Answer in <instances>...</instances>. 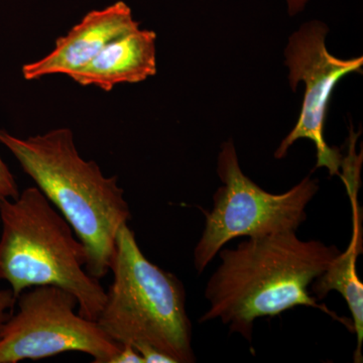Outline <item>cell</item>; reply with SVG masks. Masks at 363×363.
I'll list each match as a JSON object with an SVG mask.
<instances>
[{"mask_svg":"<svg viewBox=\"0 0 363 363\" xmlns=\"http://www.w3.org/2000/svg\"><path fill=\"white\" fill-rule=\"evenodd\" d=\"M340 252L336 245L301 240L297 231L252 236L233 250L221 248L220 264L205 289L209 309L200 321L220 320L231 333L250 342L255 320L305 306L326 313L354 333L352 322L319 304L309 291Z\"/></svg>","mask_w":363,"mask_h":363,"instance_id":"1","label":"cell"},{"mask_svg":"<svg viewBox=\"0 0 363 363\" xmlns=\"http://www.w3.org/2000/svg\"><path fill=\"white\" fill-rule=\"evenodd\" d=\"M0 143L70 224L84 245L86 271L104 279L111 272L117 233L130 219L117 177L105 176L96 162L80 156L70 128L26 138L0 130Z\"/></svg>","mask_w":363,"mask_h":363,"instance_id":"2","label":"cell"},{"mask_svg":"<svg viewBox=\"0 0 363 363\" xmlns=\"http://www.w3.org/2000/svg\"><path fill=\"white\" fill-rule=\"evenodd\" d=\"M0 281L14 297L33 286H59L77 298L81 316L96 321L106 291L86 271L84 245L39 188L0 200Z\"/></svg>","mask_w":363,"mask_h":363,"instance_id":"3","label":"cell"},{"mask_svg":"<svg viewBox=\"0 0 363 363\" xmlns=\"http://www.w3.org/2000/svg\"><path fill=\"white\" fill-rule=\"evenodd\" d=\"M111 272L113 279L96 320L100 328L138 352L152 347L175 363L194 362L183 284L145 257L128 224L117 233Z\"/></svg>","mask_w":363,"mask_h":363,"instance_id":"4","label":"cell"},{"mask_svg":"<svg viewBox=\"0 0 363 363\" xmlns=\"http://www.w3.org/2000/svg\"><path fill=\"white\" fill-rule=\"evenodd\" d=\"M217 175L222 185L213 195L212 209L205 214L204 230L194 250L198 274L234 238L297 231L319 191V181L307 176L285 193L267 192L245 175L231 140L222 143Z\"/></svg>","mask_w":363,"mask_h":363,"instance_id":"5","label":"cell"},{"mask_svg":"<svg viewBox=\"0 0 363 363\" xmlns=\"http://www.w3.org/2000/svg\"><path fill=\"white\" fill-rule=\"evenodd\" d=\"M18 309L0 326V363L40 360L66 352L89 355L93 363H111L121 350L94 320L79 314L78 301L56 286L28 289Z\"/></svg>","mask_w":363,"mask_h":363,"instance_id":"6","label":"cell"},{"mask_svg":"<svg viewBox=\"0 0 363 363\" xmlns=\"http://www.w3.org/2000/svg\"><path fill=\"white\" fill-rule=\"evenodd\" d=\"M328 26L320 21H310L289 38L285 64L289 83L297 92L298 83L305 84L302 109L296 125L279 145L274 157L283 159L294 143L301 138L314 143L316 168H326L330 176L340 175L343 157L340 150L329 147L324 138V124L332 93L339 81L354 72H362L363 57L340 59L326 47Z\"/></svg>","mask_w":363,"mask_h":363,"instance_id":"7","label":"cell"},{"mask_svg":"<svg viewBox=\"0 0 363 363\" xmlns=\"http://www.w3.org/2000/svg\"><path fill=\"white\" fill-rule=\"evenodd\" d=\"M138 28L140 23L125 2L117 1L104 9L90 11L56 40L55 49L48 56L23 65V77L38 80L55 74L70 77L89 64L105 45Z\"/></svg>","mask_w":363,"mask_h":363,"instance_id":"8","label":"cell"},{"mask_svg":"<svg viewBox=\"0 0 363 363\" xmlns=\"http://www.w3.org/2000/svg\"><path fill=\"white\" fill-rule=\"evenodd\" d=\"M157 74V33L140 28L116 38L84 68L70 76L79 85L111 91L140 83Z\"/></svg>","mask_w":363,"mask_h":363,"instance_id":"9","label":"cell"},{"mask_svg":"<svg viewBox=\"0 0 363 363\" xmlns=\"http://www.w3.org/2000/svg\"><path fill=\"white\" fill-rule=\"evenodd\" d=\"M353 205V233L345 252H340L326 271L312 283L311 292L322 300L331 291L340 293L352 314L353 330L357 333V347L354 362H362L363 342V285L357 274V262L362 253V215L358 202Z\"/></svg>","mask_w":363,"mask_h":363,"instance_id":"10","label":"cell"},{"mask_svg":"<svg viewBox=\"0 0 363 363\" xmlns=\"http://www.w3.org/2000/svg\"><path fill=\"white\" fill-rule=\"evenodd\" d=\"M20 194L18 184L11 169L0 157V200L13 199Z\"/></svg>","mask_w":363,"mask_h":363,"instance_id":"11","label":"cell"},{"mask_svg":"<svg viewBox=\"0 0 363 363\" xmlns=\"http://www.w3.org/2000/svg\"><path fill=\"white\" fill-rule=\"evenodd\" d=\"M16 300L11 289L0 290V326L13 313Z\"/></svg>","mask_w":363,"mask_h":363,"instance_id":"12","label":"cell"},{"mask_svg":"<svg viewBox=\"0 0 363 363\" xmlns=\"http://www.w3.org/2000/svg\"><path fill=\"white\" fill-rule=\"evenodd\" d=\"M111 363H143V359L135 348L123 344Z\"/></svg>","mask_w":363,"mask_h":363,"instance_id":"13","label":"cell"},{"mask_svg":"<svg viewBox=\"0 0 363 363\" xmlns=\"http://www.w3.org/2000/svg\"><path fill=\"white\" fill-rule=\"evenodd\" d=\"M289 16H295L304 11L310 0H285Z\"/></svg>","mask_w":363,"mask_h":363,"instance_id":"14","label":"cell"}]
</instances>
